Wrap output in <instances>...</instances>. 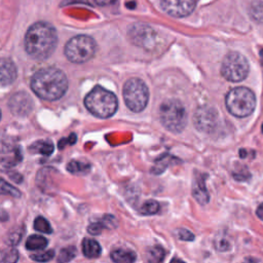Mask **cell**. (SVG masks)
I'll use <instances>...</instances> for the list:
<instances>
[{
  "label": "cell",
  "instance_id": "cell-1",
  "mask_svg": "<svg viewBox=\"0 0 263 263\" xmlns=\"http://www.w3.org/2000/svg\"><path fill=\"white\" fill-rule=\"evenodd\" d=\"M58 42L55 29L48 23L37 22L27 31L25 36V48L29 55L36 60L49 58Z\"/></svg>",
  "mask_w": 263,
  "mask_h": 263
},
{
  "label": "cell",
  "instance_id": "cell-2",
  "mask_svg": "<svg viewBox=\"0 0 263 263\" xmlns=\"http://www.w3.org/2000/svg\"><path fill=\"white\" fill-rule=\"evenodd\" d=\"M31 88L40 99L55 101L67 91L68 79L64 72L57 68H43L32 76Z\"/></svg>",
  "mask_w": 263,
  "mask_h": 263
},
{
  "label": "cell",
  "instance_id": "cell-3",
  "mask_svg": "<svg viewBox=\"0 0 263 263\" xmlns=\"http://www.w3.org/2000/svg\"><path fill=\"white\" fill-rule=\"evenodd\" d=\"M84 105L92 115L100 118H108L116 112L118 101L113 92L97 85L86 95Z\"/></svg>",
  "mask_w": 263,
  "mask_h": 263
},
{
  "label": "cell",
  "instance_id": "cell-4",
  "mask_svg": "<svg viewBox=\"0 0 263 263\" xmlns=\"http://www.w3.org/2000/svg\"><path fill=\"white\" fill-rule=\"evenodd\" d=\"M225 105L230 114L235 117H247L251 115L256 107V97L247 87L238 86L230 89L225 98Z\"/></svg>",
  "mask_w": 263,
  "mask_h": 263
},
{
  "label": "cell",
  "instance_id": "cell-5",
  "mask_svg": "<svg viewBox=\"0 0 263 263\" xmlns=\"http://www.w3.org/2000/svg\"><path fill=\"white\" fill-rule=\"evenodd\" d=\"M159 118L162 125L172 133H181L187 124V112L184 105L176 99H168L159 107Z\"/></svg>",
  "mask_w": 263,
  "mask_h": 263
},
{
  "label": "cell",
  "instance_id": "cell-6",
  "mask_svg": "<svg viewBox=\"0 0 263 263\" xmlns=\"http://www.w3.org/2000/svg\"><path fill=\"white\" fill-rule=\"evenodd\" d=\"M97 51L96 41L87 35H77L71 38L65 45L67 59L75 64L89 61Z\"/></svg>",
  "mask_w": 263,
  "mask_h": 263
},
{
  "label": "cell",
  "instance_id": "cell-7",
  "mask_svg": "<svg viewBox=\"0 0 263 263\" xmlns=\"http://www.w3.org/2000/svg\"><path fill=\"white\" fill-rule=\"evenodd\" d=\"M123 99L127 108L133 112L143 111L149 100V90L140 78H130L123 85Z\"/></svg>",
  "mask_w": 263,
  "mask_h": 263
},
{
  "label": "cell",
  "instance_id": "cell-8",
  "mask_svg": "<svg viewBox=\"0 0 263 263\" xmlns=\"http://www.w3.org/2000/svg\"><path fill=\"white\" fill-rule=\"evenodd\" d=\"M249 73V62L239 52L230 51L228 52L221 65L222 76L231 82L242 81Z\"/></svg>",
  "mask_w": 263,
  "mask_h": 263
},
{
  "label": "cell",
  "instance_id": "cell-9",
  "mask_svg": "<svg viewBox=\"0 0 263 263\" xmlns=\"http://www.w3.org/2000/svg\"><path fill=\"white\" fill-rule=\"evenodd\" d=\"M218 112L210 106H201L193 115V124L201 133H212L218 125Z\"/></svg>",
  "mask_w": 263,
  "mask_h": 263
},
{
  "label": "cell",
  "instance_id": "cell-10",
  "mask_svg": "<svg viewBox=\"0 0 263 263\" xmlns=\"http://www.w3.org/2000/svg\"><path fill=\"white\" fill-rule=\"evenodd\" d=\"M128 36L133 43L138 46L144 48H152L155 45L156 32L147 25H134L128 31Z\"/></svg>",
  "mask_w": 263,
  "mask_h": 263
},
{
  "label": "cell",
  "instance_id": "cell-11",
  "mask_svg": "<svg viewBox=\"0 0 263 263\" xmlns=\"http://www.w3.org/2000/svg\"><path fill=\"white\" fill-rule=\"evenodd\" d=\"M161 8L174 17H184L189 15L195 8V0H161Z\"/></svg>",
  "mask_w": 263,
  "mask_h": 263
},
{
  "label": "cell",
  "instance_id": "cell-12",
  "mask_svg": "<svg viewBox=\"0 0 263 263\" xmlns=\"http://www.w3.org/2000/svg\"><path fill=\"white\" fill-rule=\"evenodd\" d=\"M8 107L15 116H27L31 113L34 107L32 98L25 91L14 93L8 101Z\"/></svg>",
  "mask_w": 263,
  "mask_h": 263
},
{
  "label": "cell",
  "instance_id": "cell-13",
  "mask_svg": "<svg viewBox=\"0 0 263 263\" xmlns=\"http://www.w3.org/2000/svg\"><path fill=\"white\" fill-rule=\"evenodd\" d=\"M205 178L206 175L197 173V175L194 176L192 182V195L195 198V200L200 204L208 203L210 199V194L208 192L204 182Z\"/></svg>",
  "mask_w": 263,
  "mask_h": 263
},
{
  "label": "cell",
  "instance_id": "cell-14",
  "mask_svg": "<svg viewBox=\"0 0 263 263\" xmlns=\"http://www.w3.org/2000/svg\"><path fill=\"white\" fill-rule=\"evenodd\" d=\"M17 71L14 63L7 58L0 59V86L10 85L16 78Z\"/></svg>",
  "mask_w": 263,
  "mask_h": 263
},
{
  "label": "cell",
  "instance_id": "cell-15",
  "mask_svg": "<svg viewBox=\"0 0 263 263\" xmlns=\"http://www.w3.org/2000/svg\"><path fill=\"white\" fill-rule=\"evenodd\" d=\"M81 247H82L83 255L89 259L97 258L102 253V248L100 243L92 238H84L82 240Z\"/></svg>",
  "mask_w": 263,
  "mask_h": 263
},
{
  "label": "cell",
  "instance_id": "cell-16",
  "mask_svg": "<svg viewBox=\"0 0 263 263\" xmlns=\"http://www.w3.org/2000/svg\"><path fill=\"white\" fill-rule=\"evenodd\" d=\"M179 162V159L170 155V154H163L161 157L155 160V163L151 170V173L154 175H159L163 173L170 165Z\"/></svg>",
  "mask_w": 263,
  "mask_h": 263
},
{
  "label": "cell",
  "instance_id": "cell-17",
  "mask_svg": "<svg viewBox=\"0 0 263 263\" xmlns=\"http://www.w3.org/2000/svg\"><path fill=\"white\" fill-rule=\"evenodd\" d=\"M110 256L114 263H134L137 258L135 252L123 249H117L112 251Z\"/></svg>",
  "mask_w": 263,
  "mask_h": 263
},
{
  "label": "cell",
  "instance_id": "cell-18",
  "mask_svg": "<svg viewBox=\"0 0 263 263\" xmlns=\"http://www.w3.org/2000/svg\"><path fill=\"white\" fill-rule=\"evenodd\" d=\"M29 150L32 153H39V154L48 156L53 152V144L47 140H39L34 142L29 147Z\"/></svg>",
  "mask_w": 263,
  "mask_h": 263
},
{
  "label": "cell",
  "instance_id": "cell-19",
  "mask_svg": "<svg viewBox=\"0 0 263 263\" xmlns=\"http://www.w3.org/2000/svg\"><path fill=\"white\" fill-rule=\"evenodd\" d=\"M46 246H47V239L44 236L38 235V234L30 235L26 241V248L29 251L43 250L46 248Z\"/></svg>",
  "mask_w": 263,
  "mask_h": 263
},
{
  "label": "cell",
  "instance_id": "cell-20",
  "mask_svg": "<svg viewBox=\"0 0 263 263\" xmlns=\"http://www.w3.org/2000/svg\"><path fill=\"white\" fill-rule=\"evenodd\" d=\"M165 257V251L161 246H153L148 249L147 259L149 263H162Z\"/></svg>",
  "mask_w": 263,
  "mask_h": 263
},
{
  "label": "cell",
  "instance_id": "cell-21",
  "mask_svg": "<svg viewBox=\"0 0 263 263\" xmlns=\"http://www.w3.org/2000/svg\"><path fill=\"white\" fill-rule=\"evenodd\" d=\"M249 14L255 22L263 24V1L255 0L250 4Z\"/></svg>",
  "mask_w": 263,
  "mask_h": 263
},
{
  "label": "cell",
  "instance_id": "cell-22",
  "mask_svg": "<svg viewBox=\"0 0 263 263\" xmlns=\"http://www.w3.org/2000/svg\"><path fill=\"white\" fill-rule=\"evenodd\" d=\"M67 170L74 175H84L90 170V164L82 161H70L67 164Z\"/></svg>",
  "mask_w": 263,
  "mask_h": 263
},
{
  "label": "cell",
  "instance_id": "cell-23",
  "mask_svg": "<svg viewBox=\"0 0 263 263\" xmlns=\"http://www.w3.org/2000/svg\"><path fill=\"white\" fill-rule=\"evenodd\" d=\"M24 232H25V229L24 227H17V228H14V229H11L6 237H5V241L8 246H16L20 243V241L22 240L23 238V235H24Z\"/></svg>",
  "mask_w": 263,
  "mask_h": 263
},
{
  "label": "cell",
  "instance_id": "cell-24",
  "mask_svg": "<svg viewBox=\"0 0 263 263\" xmlns=\"http://www.w3.org/2000/svg\"><path fill=\"white\" fill-rule=\"evenodd\" d=\"M0 195H9V196L18 198L21 197L22 193L16 187L12 186L8 182H6L4 179L0 178Z\"/></svg>",
  "mask_w": 263,
  "mask_h": 263
},
{
  "label": "cell",
  "instance_id": "cell-25",
  "mask_svg": "<svg viewBox=\"0 0 263 263\" xmlns=\"http://www.w3.org/2000/svg\"><path fill=\"white\" fill-rule=\"evenodd\" d=\"M159 209H160V205L156 200L149 199L142 204V206L140 209V213L143 215H146V216L154 215V214L158 213Z\"/></svg>",
  "mask_w": 263,
  "mask_h": 263
},
{
  "label": "cell",
  "instance_id": "cell-26",
  "mask_svg": "<svg viewBox=\"0 0 263 263\" xmlns=\"http://www.w3.org/2000/svg\"><path fill=\"white\" fill-rule=\"evenodd\" d=\"M76 248L73 246L70 247H66L64 249L61 250L59 257H58V262L59 263H67L69 261H71L75 256H76Z\"/></svg>",
  "mask_w": 263,
  "mask_h": 263
},
{
  "label": "cell",
  "instance_id": "cell-27",
  "mask_svg": "<svg viewBox=\"0 0 263 263\" xmlns=\"http://www.w3.org/2000/svg\"><path fill=\"white\" fill-rule=\"evenodd\" d=\"M34 228L39 231V232H42V233H47V234H50L52 233V228L49 224V222L43 218V217H37L35 220H34Z\"/></svg>",
  "mask_w": 263,
  "mask_h": 263
},
{
  "label": "cell",
  "instance_id": "cell-28",
  "mask_svg": "<svg viewBox=\"0 0 263 263\" xmlns=\"http://www.w3.org/2000/svg\"><path fill=\"white\" fill-rule=\"evenodd\" d=\"M14 148L13 139L5 134L0 133V153L8 152Z\"/></svg>",
  "mask_w": 263,
  "mask_h": 263
},
{
  "label": "cell",
  "instance_id": "cell-29",
  "mask_svg": "<svg viewBox=\"0 0 263 263\" xmlns=\"http://www.w3.org/2000/svg\"><path fill=\"white\" fill-rule=\"evenodd\" d=\"M30 257H31V259H33L34 261H37V262H48L54 257V251L48 250V251H45L40 254L31 255Z\"/></svg>",
  "mask_w": 263,
  "mask_h": 263
},
{
  "label": "cell",
  "instance_id": "cell-30",
  "mask_svg": "<svg viewBox=\"0 0 263 263\" xmlns=\"http://www.w3.org/2000/svg\"><path fill=\"white\" fill-rule=\"evenodd\" d=\"M215 247L220 252H227L231 248L229 240L224 235H219L215 239Z\"/></svg>",
  "mask_w": 263,
  "mask_h": 263
},
{
  "label": "cell",
  "instance_id": "cell-31",
  "mask_svg": "<svg viewBox=\"0 0 263 263\" xmlns=\"http://www.w3.org/2000/svg\"><path fill=\"white\" fill-rule=\"evenodd\" d=\"M3 263H16L18 260V252L16 249H10L4 253L2 258Z\"/></svg>",
  "mask_w": 263,
  "mask_h": 263
},
{
  "label": "cell",
  "instance_id": "cell-32",
  "mask_svg": "<svg viewBox=\"0 0 263 263\" xmlns=\"http://www.w3.org/2000/svg\"><path fill=\"white\" fill-rule=\"evenodd\" d=\"M103 229H106V228L101 220L89 224V226L87 227V231L91 235H99L103 231Z\"/></svg>",
  "mask_w": 263,
  "mask_h": 263
},
{
  "label": "cell",
  "instance_id": "cell-33",
  "mask_svg": "<svg viewBox=\"0 0 263 263\" xmlns=\"http://www.w3.org/2000/svg\"><path fill=\"white\" fill-rule=\"evenodd\" d=\"M101 221L103 222L105 228H107V229L115 228L117 226V220L112 215H104L103 218L101 219Z\"/></svg>",
  "mask_w": 263,
  "mask_h": 263
},
{
  "label": "cell",
  "instance_id": "cell-34",
  "mask_svg": "<svg viewBox=\"0 0 263 263\" xmlns=\"http://www.w3.org/2000/svg\"><path fill=\"white\" fill-rule=\"evenodd\" d=\"M177 235L180 239L185 240V241H192L194 239V234L191 231H189L187 229H184V228L178 229Z\"/></svg>",
  "mask_w": 263,
  "mask_h": 263
},
{
  "label": "cell",
  "instance_id": "cell-35",
  "mask_svg": "<svg viewBox=\"0 0 263 263\" xmlns=\"http://www.w3.org/2000/svg\"><path fill=\"white\" fill-rule=\"evenodd\" d=\"M76 140H77L76 135L75 134H71L67 139H63L62 141H60L59 147L63 148L65 145H73V144L76 143Z\"/></svg>",
  "mask_w": 263,
  "mask_h": 263
},
{
  "label": "cell",
  "instance_id": "cell-36",
  "mask_svg": "<svg viewBox=\"0 0 263 263\" xmlns=\"http://www.w3.org/2000/svg\"><path fill=\"white\" fill-rule=\"evenodd\" d=\"M95 2L99 5H102V6H106V5H110V4H113L115 2V0H95Z\"/></svg>",
  "mask_w": 263,
  "mask_h": 263
},
{
  "label": "cell",
  "instance_id": "cell-37",
  "mask_svg": "<svg viewBox=\"0 0 263 263\" xmlns=\"http://www.w3.org/2000/svg\"><path fill=\"white\" fill-rule=\"evenodd\" d=\"M256 214H257V216H258L261 220H263V202L258 205V208H257V210H256Z\"/></svg>",
  "mask_w": 263,
  "mask_h": 263
},
{
  "label": "cell",
  "instance_id": "cell-38",
  "mask_svg": "<svg viewBox=\"0 0 263 263\" xmlns=\"http://www.w3.org/2000/svg\"><path fill=\"white\" fill-rule=\"evenodd\" d=\"M7 218H8L7 214L0 210V220H7Z\"/></svg>",
  "mask_w": 263,
  "mask_h": 263
},
{
  "label": "cell",
  "instance_id": "cell-39",
  "mask_svg": "<svg viewBox=\"0 0 263 263\" xmlns=\"http://www.w3.org/2000/svg\"><path fill=\"white\" fill-rule=\"evenodd\" d=\"M170 263H185V262L179 258H173Z\"/></svg>",
  "mask_w": 263,
  "mask_h": 263
},
{
  "label": "cell",
  "instance_id": "cell-40",
  "mask_svg": "<svg viewBox=\"0 0 263 263\" xmlns=\"http://www.w3.org/2000/svg\"><path fill=\"white\" fill-rule=\"evenodd\" d=\"M262 133H263V124H262Z\"/></svg>",
  "mask_w": 263,
  "mask_h": 263
},
{
  "label": "cell",
  "instance_id": "cell-41",
  "mask_svg": "<svg viewBox=\"0 0 263 263\" xmlns=\"http://www.w3.org/2000/svg\"><path fill=\"white\" fill-rule=\"evenodd\" d=\"M0 119H1V111H0Z\"/></svg>",
  "mask_w": 263,
  "mask_h": 263
}]
</instances>
